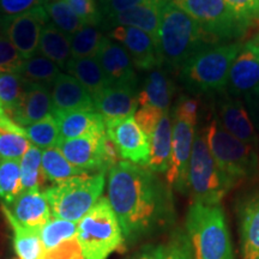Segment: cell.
<instances>
[{"label":"cell","mask_w":259,"mask_h":259,"mask_svg":"<svg viewBox=\"0 0 259 259\" xmlns=\"http://www.w3.org/2000/svg\"><path fill=\"white\" fill-rule=\"evenodd\" d=\"M196 19L213 41H228L241 36L246 29L236 21L225 0H173Z\"/></svg>","instance_id":"cell-9"},{"label":"cell","mask_w":259,"mask_h":259,"mask_svg":"<svg viewBox=\"0 0 259 259\" xmlns=\"http://www.w3.org/2000/svg\"><path fill=\"white\" fill-rule=\"evenodd\" d=\"M244 103L247 112L250 113L251 120L253 122L257 132L259 131V89L250 95L244 97Z\"/></svg>","instance_id":"cell-50"},{"label":"cell","mask_w":259,"mask_h":259,"mask_svg":"<svg viewBox=\"0 0 259 259\" xmlns=\"http://www.w3.org/2000/svg\"><path fill=\"white\" fill-rule=\"evenodd\" d=\"M0 128L6 130V131H12V132H18V134H23L25 135L24 128L22 126H19L18 124L12 120L11 116H10L3 106L0 105ZM27 136V135H25Z\"/></svg>","instance_id":"cell-51"},{"label":"cell","mask_w":259,"mask_h":259,"mask_svg":"<svg viewBox=\"0 0 259 259\" xmlns=\"http://www.w3.org/2000/svg\"><path fill=\"white\" fill-rule=\"evenodd\" d=\"M59 127V139H73L106 131L105 119L96 111H70L52 113Z\"/></svg>","instance_id":"cell-24"},{"label":"cell","mask_w":259,"mask_h":259,"mask_svg":"<svg viewBox=\"0 0 259 259\" xmlns=\"http://www.w3.org/2000/svg\"><path fill=\"white\" fill-rule=\"evenodd\" d=\"M27 79L19 73H0V105L10 114L23 100Z\"/></svg>","instance_id":"cell-37"},{"label":"cell","mask_w":259,"mask_h":259,"mask_svg":"<svg viewBox=\"0 0 259 259\" xmlns=\"http://www.w3.org/2000/svg\"><path fill=\"white\" fill-rule=\"evenodd\" d=\"M187 184L193 202L205 205H220L226 194L234 187L210 153L205 128L198 130L194 135Z\"/></svg>","instance_id":"cell-6"},{"label":"cell","mask_w":259,"mask_h":259,"mask_svg":"<svg viewBox=\"0 0 259 259\" xmlns=\"http://www.w3.org/2000/svg\"><path fill=\"white\" fill-rule=\"evenodd\" d=\"M163 0H148L147 3L126 10L124 12L105 19L102 28L112 29L114 27H134L148 32L157 44L158 25H160L161 6Z\"/></svg>","instance_id":"cell-21"},{"label":"cell","mask_w":259,"mask_h":259,"mask_svg":"<svg viewBox=\"0 0 259 259\" xmlns=\"http://www.w3.org/2000/svg\"><path fill=\"white\" fill-rule=\"evenodd\" d=\"M206 143L218 166L232 183L251 181L259 178L258 148L239 141L222 127L218 115L205 128Z\"/></svg>","instance_id":"cell-5"},{"label":"cell","mask_w":259,"mask_h":259,"mask_svg":"<svg viewBox=\"0 0 259 259\" xmlns=\"http://www.w3.org/2000/svg\"><path fill=\"white\" fill-rule=\"evenodd\" d=\"M38 52L41 56L57 64L60 69H65L67 63L72 59L71 36L48 22L41 31Z\"/></svg>","instance_id":"cell-29"},{"label":"cell","mask_w":259,"mask_h":259,"mask_svg":"<svg viewBox=\"0 0 259 259\" xmlns=\"http://www.w3.org/2000/svg\"><path fill=\"white\" fill-rule=\"evenodd\" d=\"M44 6L52 23L69 36L85 25L65 0H50Z\"/></svg>","instance_id":"cell-36"},{"label":"cell","mask_w":259,"mask_h":259,"mask_svg":"<svg viewBox=\"0 0 259 259\" xmlns=\"http://www.w3.org/2000/svg\"><path fill=\"white\" fill-rule=\"evenodd\" d=\"M84 24L102 25V14L96 0H65Z\"/></svg>","instance_id":"cell-42"},{"label":"cell","mask_w":259,"mask_h":259,"mask_svg":"<svg viewBox=\"0 0 259 259\" xmlns=\"http://www.w3.org/2000/svg\"><path fill=\"white\" fill-rule=\"evenodd\" d=\"M236 21L247 29L252 21L259 18V0H225Z\"/></svg>","instance_id":"cell-41"},{"label":"cell","mask_w":259,"mask_h":259,"mask_svg":"<svg viewBox=\"0 0 259 259\" xmlns=\"http://www.w3.org/2000/svg\"><path fill=\"white\" fill-rule=\"evenodd\" d=\"M48 19L50 17L45 6H37L22 15L4 17L2 32L25 60L35 56L38 51L41 31L48 23Z\"/></svg>","instance_id":"cell-10"},{"label":"cell","mask_w":259,"mask_h":259,"mask_svg":"<svg viewBox=\"0 0 259 259\" xmlns=\"http://www.w3.org/2000/svg\"><path fill=\"white\" fill-rule=\"evenodd\" d=\"M96 59L99 60L109 85H137L135 65L127 51L120 44L107 36Z\"/></svg>","instance_id":"cell-18"},{"label":"cell","mask_w":259,"mask_h":259,"mask_svg":"<svg viewBox=\"0 0 259 259\" xmlns=\"http://www.w3.org/2000/svg\"><path fill=\"white\" fill-rule=\"evenodd\" d=\"M101 2H106V0H100V3H101Z\"/></svg>","instance_id":"cell-54"},{"label":"cell","mask_w":259,"mask_h":259,"mask_svg":"<svg viewBox=\"0 0 259 259\" xmlns=\"http://www.w3.org/2000/svg\"><path fill=\"white\" fill-rule=\"evenodd\" d=\"M167 250L164 245H147L128 259H166Z\"/></svg>","instance_id":"cell-49"},{"label":"cell","mask_w":259,"mask_h":259,"mask_svg":"<svg viewBox=\"0 0 259 259\" xmlns=\"http://www.w3.org/2000/svg\"><path fill=\"white\" fill-rule=\"evenodd\" d=\"M194 135V126L174 119L170 160L169 167L166 171V180L170 189H176L181 193H186L189 191L187 176Z\"/></svg>","instance_id":"cell-13"},{"label":"cell","mask_w":259,"mask_h":259,"mask_svg":"<svg viewBox=\"0 0 259 259\" xmlns=\"http://www.w3.org/2000/svg\"><path fill=\"white\" fill-rule=\"evenodd\" d=\"M250 42L259 51V35H258V36H255L254 38H252V40H251Z\"/></svg>","instance_id":"cell-52"},{"label":"cell","mask_w":259,"mask_h":259,"mask_svg":"<svg viewBox=\"0 0 259 259\" xmlns=\"http://www.w3.org/2000/svg\"><path fill=\"white\" fill-rule=\"evenodd\" d=\"M218 118L222 127L228 134L246 144L258 148L259 135L246 109L245 103L239 97L225 94L220 100Z\"/></svg>","instance_id":"cell-17"},{"label":"cell","mask_w":259,"mask_h":259,"mask_svg":"<svg viewBox=\"0 0 259 259\" xmlns=\"http://www.w3.org/2000/svg\"><path fill=\"white\" fill-rule=\"evenodd\" d=\"M23 192L21 164L17 160H0V199L10 206Z\"/></svg>","instance_id":"cell-34"},{"label":"cell","mask_w":259,"mask_h":259,"mask_svg":"<svg viewBox=\"0 0 259 259\" xmlns=\"http://www.w3.org/2000/svg\"><path fill=\"white\" fill-rule=\"evenodd\" d=\"M52 113L70 111H95L93 97L76 78L69 73H60L52 85Z\"/></svg>","instance_id":"cell-19"},{"label":"cell","mask_w":259,"mask_h":259,"mask_svg":"<svg viewBox=\"0 0 259 259\" xmlns=\"http://www.w3.org/2000/svg\"><path fill=\"white\" fill-rule=\"evenodd\" d=\"M3 19H4V17H3V16L0 15V30H2V23H3Z\"/></svg>","instance_id":"cell-53"},{"label":"cell","mask_w":259,"mask_h":259,"mask_svg":"<svg viewBox=\"0 0 259 259\" xmlns=\"http://www.w3.org/2000/svg\"><path fill=\"white\" fill-rule=\"evenodd\" d=\"M147 2L148 0H106V2L100 3V10H101L102 18L105 21V19L111 18L120 12Z\"/></svg>","instance_id":"cell-47"},{"label":"cell","mask_w":259,"mask_h":259,"mask_svg":"<svg viewBox=\"0 0 259 259\" xmlns=\"http://www.w3.org/2000/svg\"><path fill=\"white\" fill-rule=\"evenodd\" d=\"M105 124L107 137L115 145L122 161L147 166L150 155V143L134 116L105 121Z\"/></svg>","instance_id":"cell-11"},{"label":"cell","mask_w":259,"mask_h":259,"mask_svg":"<svg viewBox=\"0 0 259 259\" xmlns=\"http://www.w3.org/2000/svg\"><path fill=\"white\" fill-rule=\"evenodd\" d=\"M23 63L12 42L0 31V73H19Z\"/></svg>","instance_id":"cell-40"},{"label":"cell","mask_w":259,"mask_h":259,"mask_svg":"<svg viewBox=\"0 0 259 259\" xmlns=\"http://www.w3.org/2000/svg\"><path fill=\"white\" fill-rule=\"evenodd\" d=\"M239 218L242 259H259V192L242 200Z\"/></svg>","instance_id":"cell-25"},{"label":"cell","mask_w":259,"mask_h":259,"mask_svg":"<svg viewBox=\"0 0 259 259\" xmlns=\"http://www.w3.org/2000/svg\"><path fill=\"white\" fill-rule=\"evenodd\" d=\"M106 37L102 25H83L71 36L72 58H96Z\"/></svg>","instance_id":"cell-31"},{"label":"cell","mask_w":259,"mask_h":259,"mask_svg":"<svg viewBox=\"0 0 259 259\" xmlns=\"http://www.w3.org/2000/svg\"><path fill=\"white\" fill-rule=\"evenodd\" d=\"M21 164L22 189L23 191H41L46 177L42 170V149L31 144L19 161Z\"/></svg>","instance_id":"cell-33"},{"label":"cell","mask_w":259,"mask_h":259,"mask_svg":"<svg viewBox=\"0 0 259 259\" xmlns=\"http://www.w3.org/2000/svg\"><path fill=\"white\" fill-rule=\"evenodd\" d=\"M108 37L115 40L127 51L137 69L150 71L161 65L156 41L148 32L134 27L119 25L111 29Z\"/></svg>","instance_id":"cell-14"},{"label":"cell","mask_w":259,"mask_h":259,"mask_svg":"<svg viewBox=\"0 0 259 259\" xmlns=\"http://www.w3.org/2000/svg\"><path fill=\"white\" fill-rule=\"evenodd\" d=\"M192 259H234L225 211L220 205L192 203L186 216Z\"/></svg>","instance_id":"cell-3"},{"label":"cell","mask_w":259,"mask_h":259,"mask_svg":"<svg viewBox=\"0 0 259 259\" xmlns=\"http://www.w3.org/2000/svg\"><path fill=\"white\" fill-rule=\"evenodd\" d=\"M174 90L169 71L160 65L149 71L143 88L138 93V103L141 107H153L162 112H169Z\"/></svg>","instance_id":"cell-23"},{"label":"cell","mask_w":259,"mask_h":259,"mask_svg":"<svg viewBox=\"0 0 259 259\" xmlns=\"http://www.w3.org/2000/svg\"><path fill=\"white\" fill-rule=\"evenodd\" d=\"M166 259H192L191 248L186 235H179L169 245H167Z\"/></svg>","instance_id":"cell-48"},{"label":"cell","mask_w":259,"mask_h":259,"mask_svg":"<svg viewBox=\"0 0 259 259\" xmlns=\"http://www.w3.org/2000/svg\"><path fill=\"white\" fill-rule=\"evenodd\" d=\"M171 136H173V126H171L169 112H164L154 134L149 138L150 155L145 167L155 174L166 173L168 170L171 151Z\"/></svg>","instance_id":"cell-26"},{"label":"cell","mask_w":259,"mask_h":259,"mask_svg":"<svg viewBox=\"0 0 259 259\" xmlns=\"http://www.w3.org/2000/svg\"><path fill=\"white\" fill-rule=\"evenodd\" d=\"M42 170L46 180H50L53 184H59L70 178L88 174L70 163L57 147L42 150Z\"/></svg>","instance_id":"cell-30"},{"label":"cell","mask_w":259,"mask_h":259,"mask_svg":"<svg viewBox=\"0 0 259 259\" xmlns=\"http://www.w3.org/2000/svg\"><path fill=\"white\" fill-rule=\"evenodd\" d=\"M44 259H85L77 238L65 241L52 251L45 252Z\"/></svg>","instance_id":"cell-46"},{"label":"cell","mask_w":259,"mask_h":259,"mask_svg":"<svg viewBox=\"0 0 259 259\" xmlns=\"http://www.w3.org/2000/svg\"><path fill=\"white\" fill-rule=\"evenodd\" d=\"M0 31H2V30H0Z\"/></svg>","instance_id":"cell-56"},{"label":"cell","mask_w":259,"mask_h":259,"mask_svg":"<svg viewBox=\"0 0 259 259\" xmlns=\"http://www.w3.org/2000/svg\"><path fill=\"white\" fill-rule=\"evenodd\" d=\"M199 101L189 95H181L173 108V118L196 126L199 116Z\"/></svg>","instance_id":"cell-43"},{"label":"cell","mask_w":259,"mask_h":259,"mask_svg":"<svg viewBox=\"0 0 259 259\" xmlns=\"http://www.w3.org/2000/svg\"><path fill=\"white\" fill-rule=\"evenodd\" d=\"M213 42L196 19L173 0H163L157 34V50L162 66L169 72L180 70L194 53Z\"/></svg>","instance_id":"cell-2"},{"label":"cell","mask_w":259,"mask_h":259,"mask_svg":"<svg viewBox=\"0 0 259 259\" xmlns=\"http://www.w3.org/2000/svg\"><path fill=\"white\" fill-rule=\"evenodd\" d=\"M65 70L85 88L92 97L109 85L102 67L96 58H72Z\"/></svg>","instance_id":"cell-28"},{"label":"cell","mask_w":259,"mask_h":259,"mask_svg":"<svg viewBox=\"0 0 259 259\" xmlns=\"http://www.w3.org/2000/svg\"><path fill=\"white\" fill-rule=\"evenodd\" d=\"M241 47L238 42L209 45L194 53L180 69L184 88L193 95L223 92L229 70Z\"/></svg>","instance_id":"cell-4"},{"label":"cell","mask_w":259,"mask_h":259,"mask_svg":"<svg viewBox=\"0 0 259 259\" xmlns=\"http://www.w3.org/2000/svg\"><path fill=\"white\" fill-rule=\"evenodd\" d=\"M106 131L90 134L73 139H59L57 148L70 163L87 173L97 170L106 173L109 170L105 156Z\"/></svg>","instance_id":"cell-12"},{"label":"cell","mask_w":259,"mask_h":259,"mask_svg":"<svg viewBox=\"0 0 259 259\" xmlns=\"http://www.w3.org/2000/svg\"><path fill=\"white\" fill-rule=\"evenodd\" d=\"M23 128L30 143L42 150L57 147L59 142V127L52 114Z\"/></svg>","instance_id":"cell-38"},{"label":"cell","mask_w":259,"mask_h":259,"mask_svg":"<svg viewBox=\"0 0 259 259\" xmlns=\"http://www.w3.org/2000/svg\"><path fill=\"white\" fill-rule=\"evenodd\" d=\"M163 113L164 112L157 108H153V107H141V108L136 111L134 115L135 120L142 131L144 132L145 136H147L148 139L154 134L155 128H156Z\"/></svg>","instance_id":"cell-44"},{"label":"cell","mask_w":259,"mask_h":259,"mask_svg":"<svg viewBox=\"0 0 259 259\" xmlns=\"http://www.w3.org/2000/svg\"><path fill=\"white\" fill-rule=\"evenodd\" d=\"M77 240L85 259H107L121 247L120 223L106 197H101L77 227Z\"/></svg>","instance_id":"cell-8"},{"label":"cell","mask_w":259,"mask_h":259,"mask_svg":"<svg viewBox=\"0 0 259 259\" xmlns=\"http://www.w3.org/2000/svg\"><path fill=\"white\" fill-rule=\"evenodd\" d=\"M30 147L25 135L0 128V160L21 161Z\"/></svg>","instance_id":"cell-39"},{"label":"cell","mask_w":259,"mask_h":259,"mask_svg":"<svg viewBox=\"0 0 259 259\" xmlns=\"http://www.w3.org/2000/svg\"><path fill=\"white\" fill-rule=\"evenodd\" d=\"M2 210L14 231V246L19 259H44L45 247L42 244L40 229H32L21 225L14 218L5 204L2 203Z\"/></svg>","instance_id":"cell-27"},{"label":"cell","mask_w":259,"mask_h":259,"mask_svg":"<svg viewBox=\"0 0 259 259\" xmlns=\"http://www.w3.org/2000/svg\"><path fill=\"white\" fill-rule=\"evenodd\" d=\"M227 94L245 97L259 89V51L246 42L233 61L227 80Z\"/></svg>","instance_id":"cell-15"},{"label":"cell","mask_w":259,"mask_h":259,"mask_svg":"<svg viewBox=\"0 0 259 259\" xmlns=\"http://www.w3.org/2000/svg\"><path fill=\"white\" fill-rule=\"evenodd\" d=\"M258 150H259V145H258Z\"/></svg>","instance_id":"cell-55"},{"label":"cell","mask_w":259,"mask_h":259,"mask_svg":"<svg viewBox=\"0 0 259 259\" xmlns=\"http://www.w3.org/2000/svg\"><path fill=\"white\" fill-rule=\"evenodd\" d=\"M105 174H82L45 190L52 216L78 223L101 198Z\"/></svg>","instance_id":"cell-7"},{"label":"cell","mask_w":259,"mask_h":259,"mask_svg":"<svg viewBox=\"0 0 259 259\" xmlns=\"http://www.w3.org/2000/svg\"><path fill=\"white\" fill-rule=\"evenodd\" d=\"M78 223L52 216L50 221L40 229V236L45 252L52 251L65 241L77 238Z\"/></svg>","instance_id":"cell-35"},{"label":"cell","mask_w":259,"mask_h":259,"mask_svg":"<svg viewBox=\"0 0 259 259\" xmlns=\"http://www.w3.org/2000/svg\"><path fill=\"white\" fill-rule=\"evenodd\" d=\"M107 199L127 241L167 226L173 220L170 187L145 166L119 161L108 173Z\"/></svg>","instance_id":"cell-1"},{"label":"cell","mask_w":259,"mask_h":259,"mask_svg":"<svg viewBox=\"0 0 259 259\" xmlns=\"http://www.w3.org/2000/svg\"><path fill=\"white\" fill-rule=\"evenodd\" d=\"M94 107L105 121L134 116L138 107L137 85H108L93 97Z\"/></svg>","instance_id":"cell-16"},{"label":"cell","mask_w":259,"mask_h":259,"mask_svg":"<svg viewBox=\"0 0 259 259\" xmlns=\"http://www.w3.org/2000/svg\"><path fill=\"white\" fill-rule=\"evenodd\" d=\"M60 67L53 61L47 59L41 54H35L29 59H25L19 74L27 79L28 82L44 84V85L52 87L54 80L61 73Z\"/></svg>","instance_id":"cell-32"},{"label":"cell","mask_w":259,"mask_h":259,"mask_svg":"<svg viewBox=\"0 0 259 259\" xmlns=\"http://www.w3.org/2000/svg\"><path fill=\"white\" fill-rule=\"evenodd\" d=\"M46 0H0V15L3 17H14L42 6Z\"/></svg>","instance_id":"cell-45"},{"label":"cell","mask_w":259,"mask_h":259,"mask_svg":"<svg viewBox=\"0 0 259 259\" xmlns=\"http://www.w3.org/2000/svg\"><path fill=\"white\" fill-rule=\"evenodd\" d=\"M8 208L21 225L32 229H41L52 218L50 203L41 191H23Z\"/></svg>","instance_id":"cell-22"},{"label":"cell","mask_w":259,"mask_h":259,"mask_svg":"<svg viewBox=\"0 0 259 259\" xmlns=\"http://www.w3.org/2000/svg\"><path fill=\"white\" fill-rule=\"evenodd\" d=\"M50 88L51 87L44 84L31 83L27 80L22 103L16 111L9 114L12 120L22 127H25L51 115L53 105Z\"/></svg>","instance_id":"cell-20"}]
</instances>
